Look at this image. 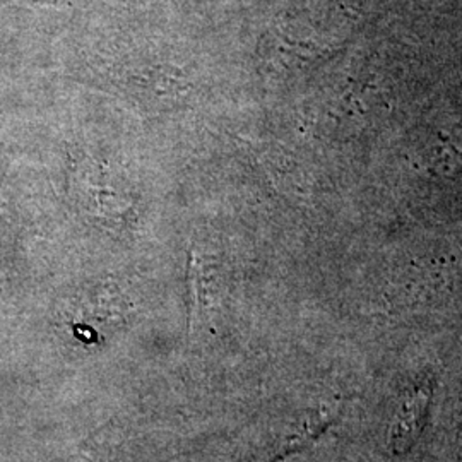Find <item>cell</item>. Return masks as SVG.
Here are the masks:
<instances>
[{
	"label": "cell",
	"instance_id": "obj_1",
	"mask_svg": "<svg viewBox=\"0 0 462 462\" xmlns=\"http://www.w3.org/2000/svg\"><path fill=\"white\" fill-rule=\"evenodd\" d=\"M433 389L435 379L429 375L420 380L404 397L391 431V448L397 456L406 454L418 442L427 427Z\"/></svg>",
	"mask_w": 462,
	"mask_h": 462
},
{
	"label": "cell",
	"instance_id": "obj_2",
	"mask_svg": "<svg viewBox=\"0 0 462 462\" xmlns=\"http://www.w3.org/2000/svg\"><path fill=\"white\" fill-rule=\"evenodd\" d=\"M332 423H334V414L330 413L328 408L315 410L281 442L278 452L273 457H269L267 462L284 461L291 456H297L300 452L307 450L330 429Z\"/></svg>",
	"mask_w": 462,
	"mask_h": 462
}]
</instances>
